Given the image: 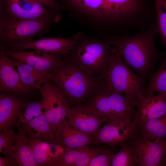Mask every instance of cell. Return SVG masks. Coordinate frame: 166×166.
<instances>
[{"label": "cell", "mask_w": 166, "mask_h": 166, "mask_svg": "<svg viewBox=\"0 0 166 166\" xmlns=\"http://www.w3.org/2000/svg\"><path fill=\"white\" fill-rule=\"evenodd\" d=\"M158 34L156 19L147 28L134 36L118 37L108 40L119 52L123 61L144 80L150 76L162 54L155 42Z\"/></svg>", "instance_id": "1"}, {"label": "cell", "mask_w": 166, "mask_h": 166, "mask_svg": "<svg viewBox=\"0 0 166 166\" xmlns=\"http://www.w3.org/2000/svg\"><path fill=\"white\" fill-rule=\"evenodd\" d=\"M46 76L61 90L70 107L87 103L95 93L103 87L101 81L65 59Z\"/></svg>", "instance_id": "2"}, {"label": "cell", "mask_w": 166, "mask_h": 166, "mask_svg": "<svg viewBox=\"0 0 166 166\" xmlns=\"http://www.w3.org/2000/svg\"><path fill=\"white\" fill-rule=\"evenodd\" d=\"M114 49L108 40L79 38L65 59L74 63L102 83Z\"/></svg>", "instance_id": "3"}, {"label": "cell", "mask_w": 166, "mask_h": 166, "mask_svg": "<svg viewBox=\"0 0 166 166\" xmlns=\"http://www.w3.org/2000/svg\"><path fill=\"white\" fill-rule=\"evenodd\" d=\"M144 81L125 64L114 47L102 81L103 87L140 99L144 94Z\"/></svg>", "instance_id": "4"}, {"label": "cell", "mask_w": 166, "mask_h": 166, "mask_svg": "<svg viewBox=\"0 0 166 166\" xmlns=\"http://www.w3.org/2000/svg\"><path fill=\"white\" fill-rule=\"evenodd\" d=\"M62 16L42 18L0 22V45L4 46L41 37L49 31Z\"/></svg>", "instance_id": "5"}, {"label": "cell", "mask_w": 166, "mask_h": 166, "mask_svg": "<svg viewBox=\"0 0 166 166\" xmlns=\"http://www.w3.org/2000/svg\"><path fill=\"white\" fill-rule=\"evenodd\" d=\"M139 100L137 97L113 92L103 87L87 103L108 122L124 119L133 121Z\"/></svg>", "instance_id": "6"}, {"label": "cell", "mask_w": 166, "mask_h": 166, "mask_svg": "<svg viewBox=\"0 0 166 166\" xmlns=\"http://www.w3.org/2000/svg\"><path fill=\"white\" fill-rule=\"evenodd\" d=\"M54 15L57 14L38 0H0V22Z\"/></svg>", "instance_id": "7"}, {"label": "cell", "mask_w": 166, "mask_h": 166, "mask_svg": "<svg viewBox=\"0 0 166 166\" xmlns=\"http://www.w3.org/2000/svg\"><path fill=\"white\" fill-rule=\"evenodd\" d=\"M135 123L130 119L107 122L94 138V145L105 144L110 147H121L138 135Z\"/></svg>", "instance_id": "8"}, {"label": "cell", "mask_w": 166, "mask_h": 166, "mask_svg": "<svg viewBox=\"0 0 166 166\" xmlns=\"http://www.w3.org/2000/svg\"><path fill=\"white\" fill-rule=\"evenodd\" d=\"M38 90L46 105L45 116L55 136L57 127L66 120L71 107L61 90L50 81Z\"/></svg>", "instance_id": "9"}, {"label": "cell", "mask_w": 166, "mask_h": 166, "mask_svg": "<svg viewBox=\"0 0 166 166\" xmlns=\"http://www.w3.org/2000/svg\"><path fill=\"white\" fill-rule=\"evenodd\" d=\"M108 20L121 21L132 24L155 10L149 0H106Z\"/></svg>", "instance_id": "10"}, {"label": "cell", "mask_w": 166, "mask_h": 166, "mask_svg": "<svg viewBox=\"0 0 166 166\" xmlns=\"http://www.w3.org/2000/svg\"><path fill=\"white\" fill-rule=\"evenodd\" d=\"M79 36L77 34L67 38L48 37L34 39L1 46L0 49L10 51L26 49L39 50L61 55L65 58L76 44Z\"/></svg>", "instance_id": "11"}, {"label": "cell", "mask_w": 166, "mask_h": 166, "mask_svg": "<svg viewBox=\"0 0 166 166\" xmlns=\"http://www.w3.org/2000/svg\"><path fill=\"white\" fill-rule=\"evenodd\" d=\"M127 143L136 158V165H163L166 153V140L164 138L151 140L138 135Z\"/></svg>", "instance_id": "12"}, {"label": "cell", "mask_w": 166, "mask_h": 166, "mask_svg": "<svg viewBox=\"0 0 166 166\" xmlns=\"http://www.w3.org/2000/svg\"><path fill=\"white\" fill-rule=\"evenodd\" d=\"M66 120L70 126L93 138L102 124L108 122L88 103H80L71 107Z\"/></svg>", "instance_id": "13"}, {"label": "cell", "mask_w": 166, "mask_h": 166, "mask_svg": "<svg viewBox=\"0 0 166 166\" xmlns=\"http://www.w3.org/2000/svg\"><path fill=\"white\" fill-rule=\"evenodd\" d=\"M28 97L12 93L0 92V132L17 126L20 116L31 101Z\"/></svg>", "instance_id": "14"}, {"label": "cell", "mask_w": 166, "mask_h": 166, "mask_svg": "<svg viewBox=\"0 0 166 166\" xmlns=\"http://www.w3.org/2000/svg\"><path fill=\"white\" fill-rule=\"evenodd\" d=\"M0 53L29 64L46 75L65 61L61 55L37 50L10 51L0 49Z\"/></svg>", "instance_id": "15"}, {"label": "cell", "mask_w": 166, "mask_h": 166, "mask_svg": "<svg viewBox=\"0 0 166 166\" xmlns=\"http://www.w3.org/2000/svg\"><path fill=\"white\" fill-rule=\"evenodd\" d=\"M0 92L28 97L33 92L22 81L17 67L8 56L0 53Z\"/></svg>", "instance_id": "16"}, {"label": "cell", "mask_w": 166, "mask_h": 166, "mask_svg": "<svg viewBox=\"0 0 166 166\" xmlns=\"http://www.w3.org/2000/svg\"><path fill=\"white\" fill-rule=\"evenodd\" d=\"M166 114V94L143 95L139 99L133 121L138 128L145 122Z\"/></svg>", "instance_id": "17"}, {"label": "cell", "mask_w": 166, "mask_h": 166, "mask_svg": "<svg viewBox=\"0 0 166 166\" xmlns=\"http://www.w3.org/2000/svg\"><path fill=\"white\" fill-rule=\"evenodd\" d=\"M101 145L97 147L88 146L71 149H64L57 158L54 166H87L91 158L95 155L105 152L110 147Z\"/></svg>", "instance_id": "18"}, {"label": "cell", "mask_w": 166, "mask_h": 166, "mask_svg": "<svg viewBox=\"0 0 166 166\" xmlns=\"http://www.w3.org/2000/svg\"><path fill=\"white\" fill-rule=\"evenodd\" d=\"M55 139L56 143L65 149L94 145L93 137L70 126L66 120L57 127Z\"/></svg>", "instance_id": "19"}, {"label": "cell", "mask_w": 166, "mask_h": 166, "mask_svg": "<svg viewBox=\"0 0 166 166\" xmlns=\"http://www.w3.org/2000/svg\"><path fill=\"white\" fill-rule=\"evenodd\" d=\"M31 148L38 166H54L64 149L55 142L31 139L21 134Z\"/></svg>", "instance_id": "20"}, {"label": "cell", "mask_w": 166, "mask_h": 166, "mask_svg": "<svg viewBox=\"0 0 166 166\" xmlns=\"http://www.w3.org/2000/svg\"><path fill=\"white\" fill-rule=\"evenodd\" d=\"M17 126L19 133L31 139L55 143V136L44 114Z\"/></svg>", "instance_id": "21"}, {"label": "cell", "mask_w": 166, "mask_h": 166, "mask_svg": "<svg viewBox=\"0 0 166 166\" xmlns=\"http://www.w3.org/2000/svg\"><path fill=\"white\" fill-rule=\"evenodd\" d=\"M4 154L12 166H38L31 148L21 135L11 148Z\"/></svg>", "instance_id": "22"}, {"label": "cell", "mask_w": 166, "mask_h": 166, "mask_svg": "<svg viewBox=\"0 0 166 166\" xmlns=\"http://www.w3.org/2000/svg\"><path fill=\"white\" fill-rule=\"evenodd\" d=\"M9 57L17 66L22 81L33 92L50 81L45 74L17 59Z\"/></svg>", "instance_id": "23"}, {"label": "cell", "mask_w": 166, "mask_h": 166, "mask_svg": "<svg viewBox=\"0 0 166 166\" xmlns=\"http://www.w3.org/2000/svg\"><path fill=\"white\" fill-rule=\"evenodd\" d=\"M138 129L139 136L150 140L164 138L166 137V114L145 122Z\"/></svg>", "instance_id": "24"}, {"label": "cell", "mask_w": 166, "mask_h": 166, "mask_svg": "<svg viewBox=\"0 0 166 166\" xmlns=\"http://www.w3.org/2000/svg\"><path fill=\"white\" fill-rule=\"evenodd\" d=\"M156 92L166 94V56L157 70L151 76L144 94L151 95Z\"/></svg>", "instance_id": "25"}, {"label": "cell", "mask_w": 166, "mask_h": 166, "mask_svg": "<svg viewBox=\"0 0 166 166\" xmlns=\"http://www.w3.org/2000/svg\"><path fill=\"white\" fill-rule=\"evenodd\" d=\"M158 34L166 50V0H153Z\"/></svg>", "instance_id": "26"}, {"label": "cell", "mask_w": 166, "mask_h": 166, "mask_svg": "<svg viewBox=\"0 0 166 166\" xmlns=\"http://www.w3.org/2000/svg\"><path fill=\"white\" fill-rule=\"evenodd\" d=\"M121 147L119 151L115 153L111 166L136 165V158L129 145L127 143Z\"/></svg>", "instance_id": "27"}, {"label": "cell", "mask_w": 166, "mask_h": 166, "mask_svg": "<svg viewBox=\"0 0 166 166\" xmlns=\"http://www.w3.org/2000/svg\"><path fill=\"white\" fill-rule=\"evenodd\" d=\"M46 106L42 99L38 101H31L20 116L17 126L20 124L26 123L44 114Z\"/></svg>", "instance_id": "28"}, {"label": "cell", "mask_w": 166, "mask_h": 166, "mask_svg": "<svg viewBox=\"0 0 166 166\" xmlns=\"http://www.w3.org/2000/svg\"><path fill=\"white\" fill-rule=\"evenodd\" d=\"M20 133L15 132L12 128H9L1 132L0 152L5 153L9 150L20 137Z\"/></svg>", "instance_id": "29"}, {"label": "cell", "mask_w": 166, "mask_h": 166, "mask_svg": "<svg viewBox=\"0 0 166 166\" xmlns=\"http://www.w3.org/2000/svg\"><path fill=\"white\" fill-rule=\"evenodd\" d=\"M117 148L111 147L108 150L94 156L87 166H111Z\"/></svg>", "instance_id": "30"}, {"label": "cell", "mask_w": 166, "mask_h": 166, "mask_svg": "<svg viewBox=\"0 0 166 166\" xmlns=\"http://www.w3.org/2000/svg\"><path fill=\"white\" fill-rule=\"evenodd\" d=\"M45 6L49 8L55 13L61 15L60 11L64 8L58 3L55 0H38Z\"/></svg>", "instance_id": "31"}, {"label": "cell", "mask_w": 166, "mask_h": 166, "mask_svg": "<svg viewBox=\"0 0 166 166\" xmlns=\"http://www.w3.org/2000/svg\"><path fill=\"white\" fill-rule=\"evenodd\" d=\"M62 3L61 6L64 9L68 7H74L75 6L80 9L83 0H60Z\"/></svg>", "instance_id": "32"}, {"label": "cell", "mask_w": 166, "mask_h": 166, "mask_svg": "<svg viewBox=\"0 0 166 166\" xmlns=\"http://www.w3.org/2000/svg\"><path fill=\"white\" fill-rule=\"evenodd\" d=\"M0 166H12L9 160L5 156L0 157Z\"/></svg>", "instance_id": "33"}, {"label": "cell", "mask_w": 166, "mask_h": 166, "mask_svg": "<svg viewBox=\"0 0 166 166\" xmlns=\"http://www.w3.org/2000/svg\"><path fill=\"white\" fill-rule=\"evenodd\" d=\"M165 163V165H166V153L164 156V163Z\"/></svg>", "instance_id": "34"}]
</instances>
